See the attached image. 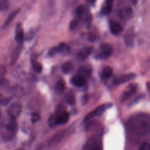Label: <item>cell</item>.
Returning a JSON list of instances; mask_svg holds the SVG:
<instances>
[{"label": "cell", "instance_id": "8", "mask_svg": "<svg viewBox=\"0 0 150 150\" xmlns=\"http://www.w3.org/2000/svg\"><path fill=\"white\" fill-rule=\"evenodd\" d=\"M22 44L19 45L15 48V49L13 50L11 57V60H10V65L11 66H13L15 64V63L17 62L21 53V52L22 50Z\"/></svg>", "mask_w": 150, "mask_h": 150}, {"label": "cell", "instance_id": "4", "mask_svg": "<svg viewBox=\"0 0 150 150\" xmlns=\"http://www.w3.org/2000/svg\"><path fill=\"white\" fill-rule=\"evenodd\" d=\"M135 76H136V74L132 73L124 74L114 79L113 81V83L115 85H119L134 79Z\"/></svg>", "mask_w": 150, "mask_h": 150}, {"label": "cell", "instance_id": "10", "mask_svg": "<svg viewBox=\"0 0 150 150\" xmlns=\"http://www.w3.org/2000/svg\"><path fill=\"white\" fill-rule=\"evenodd\" d=\"M137 87L136 85H133V84L130 85L129 86L128 90L124 92V93L122 94L121 98V101H125L126 100L129 98L131 96H132L135 93V92L137 91Z\"/></svg>", "mask_w": 150, "mask_h": 150}, {"label": "cell", "instance_id": "13", "mask_svg": "<svg viewBox=\"0 0 150 150\" xmlns=\"http://www.w3.org/2000/svg\"><path fill=\"white\" fill-rule=\"evenodd\" d=\"M77 74L81 76L86 80L89 77L91 74V69L87 66H83L80 67L78 70Z\"/></svg>", "mask_w": 150, "mask_h": 150}, {"label": "cell", "instance_id": "14", "mask_svg": "<svg viewBox=\"0 0 150 150\" xmlns=\"http://www.w3.org/2000/svg\"><path fill=\"white\" fill-rule=\"evenodd\" d=\"M113 2L114 0H105L101 8V13L103 15H108L111 12L113 6Z\"/></svg>", "mask_w": 150, "mask_h": 150}, {"label": "cell", "instance_id": "31", "mask_svg": "<svg viewBox=\"0 0 150 150\" xmlns=\"http://www.w3.org/2000/svg\"><path fill=\"white\" fill-rule=\"evenodd\" d=\"M6 73V68L4 65L0 64V77H4Z\"/></svg>", "mask_w": 150, "mask_h": 150}, {"label": "cell", "instance_id": "39", "mask_svg": "<svg viewBox=\"0 0 150 150\" xmlns=\"http://www.w3.org/2000/svg\"><path fill=\"white\" fill-rule=\"evenodd\" d=\"M18 150H20V149H18Z\"/></svg>", "mask_w": 150, "mask_h": 150}, {"label": "cell", "instance_id": "30", "mask_svg": "<svg viewBox=\"0 0 150 150\" xmlns=\"http://www.w3.org/2000/svg\"><path fill=\"white\" fill-rule=\"evenodd\" d=\"M40 120V115L36 112H34L32 114L31 121L32 122H36Z\"/></svg>", "mask_w": 150, "mask_h": 150}, {"label": "cell", "instance_id": "38", "mask_svg": "<svg viewBox=\"0 0 150 150\" xmlns=\"http://www.w3.org/2000/svg\"><path fill=\"white\" fill-rule=\"evenodd\" d=\"M0 115H1V111H0Z\"/></svg>", "mask_w": 150, "mask_h": 150}, {"label": "cell", "instance_id": "20", "mask_svg": "<svg viewBox=\"0 0 150 150\" xmlns=\"http://www.w3.org/2000/svg\"><path fill=\"white\" fill-rule=\"evenodd\" d=\"M112 70L110 67H105L102 71L101 78L103 79H108L112 74Z\"/></svg>", "mask_w": 150, "mask_h": 150}, {"label": "cell", "instance_id": "9", "mask_svg": "<svg viewBox=\"0 0 150 150\" xmlns=\"http://www.w3.org/2000/svg\"><path fill=\"white\" fill-rule=\"evenodd\" d=\"M15 40L19 45L22 44L23 40H25L24 33L20 24H18L16 26L15 35Z\"/></svg>", "mask_w": 150, "mask_h": 150}, {"label": "cell", "instance_id": "28", "mask_svg": "<svg viewBox=\"0 0 150 150\" xmlns=\"http://www.w3.org/2000/svg\"><path fill=\"white\" fill-rule=\"evenodd\" d=\"M10 101V99L2 94H0V104L2 105H5L9 103Z\"/></svg>", "mask_w": 150, "mask_h": 150}, {"label": "cell", "instance_id": "6", "mask_svg": "<svg viewBox=\"0 0 150 150\" xmlns=\"http://www.w3.org/2000/svg\"><path fill=\"white\" fill-rule=\"evenodd\" d=\"M93 49V47L92 46H87L82 48L77 53V59L81 61L86 60L90 55Z\"/></svg>", "mask_w": 150, "mask_h": 150}, {"label": "cell", "instance_id": "24", "mask_svg": "<svg viewBox=\"0 0 150 150\" xmlns=\"http://www.w3.org/2000/svg\"><path fill=\"white\" fill-rule=\"evenodd\" d=\"M65 88V83L62 80H58L56 84V90L57 92H62Z\"/></svg>", "mask_w": 150, "mask_h": 150}, {"label": "cell", "instance_id": "35", "mask_svg": "<svg viewBox=\"0 0 150 150\" xmlns=\"http://www.w3.org/2000/svg\"><path fill=\"white\" fill-rule=\"evenodd\" d=\"M67 101L70 104H73L74 103V98L73 96H69L67 98Z\"/></svg>", "mask_w": 150, "mask_h": 150}, {"label": "cell", "instance_id": "15", "mask_svg": "<svg viewBox=\"0 0 150 150\" xmlns=\"http://www.w3.org/2000/svg\"><path fill=\"white\" fill-rule=\"evenodd\" d=\"M69 118V115L67 112L62 113L58 116L54 117V124H63L67 122Z\"/></svg>", "mask_w": 150, "mask_h": 150}, {"label": "cell", "instance_id": "33", "mask_svg": "<svg viewBox=\"0 0 150 150\" xmlns=\"http://www.w3.org/2000/svg\"><path fill=\"white\" fill-rule=\"evenodd\" d=\"M139 150H150L149 144L148 142H144L139 148Z\"/></svg>", "mask_w": 150, "mask_h": 150}, {"label": "cell", "instance_id": "37", "mask_svg": "<svg viewBox=\"0 0 150 150\" xmlns=\"http://www.w3.org/2000/svg\"><path fill=\"white\" fill-rule=\"evenodd\" d=\"M131 1H132V3L134 5H136L137 2H138V0H131Z\"/></svg>", "mask_w": 150, "mask_h": 150}, {"label": "cell", "instance_id": "21", "mask_svg": "<svg viewBox=\"0 0 150 150\" xmlns=\"http://www.w3.org/2000/svg\"><path fill=\"white\" fill-rule=\"evenodd\" d=\"M16 127H17V124L16 122V119L11 118L6 125L7 129L9 131H13L16 129Z\"/></svg>", "mask_w": 150, "mask_h": 150}, {"label": "cell", "instance_id": "11", "mask_svg": "<svg viewBox=\"0 0 150 150\" xmlns=\"http://www.w3.org/2000/svg\"><path fill=\"white\" fill-rule=\"evenodd\" d=\"M71 83L77 87H81L84 85V84L86 82V80L84 79L83 77L79 74H76L75 76H73L71 80H70Z\"/></svg>", "mask_w": 150, "mask_h": 150}, {"label": "cell", "instance_id": "22", "mask_svg": "<svg viewBox=\"0 0 150 150\" xmlns=\"http://www.w3.org/2000/svg\"><path fill=\"white\" fill-rule=\"evenodd\" d=\"M32 67L33 70L37 73H40L42 71V66L37 61H33L32 62Z\"/></svg>", "mask_w": 150, "mask_h": 150}, {"label": "cell", "instance_id": "12", "mask_svg": "<svg viewBox=\"0 0 150 150\" xmlns=\"http://www.w3.org/2000/svg\"><path fill=\"white\" fill-rule=\"evenodd\" d=\"M110 29L111 32L113 35H118L122 30V27L121 25L117 22L111 21L110 23Z\"/></svg>", "mask_w": 150, "mask_h": 150}, {"label": "cell", "instance_id": "34", "mask_svg": "<svg viewBox=\"0 0 150 150\" xmlns=\"http://www.w3.org/2000/svg\"><path fill=\"white\" fill-rule=\"evenodd\" d=\"M97 39V37L93 33H90L88 36V40L90 42H93Z\"/></svg>", "mask_w": 150, "mask_h": 150}, {"label": "cell", "instance_id": "16", "mask_svg": "<svg viewBox=\"0 0 150 150\" xmlns=\"http://www.w3.org/2000/svg\"><path fill=\"white\" fill-rule=\"evenodd\" d=\"M20 11V9H17L12 11L8 16L6 19L5 20V22L3 24V28H5L9 26V25L13 21V20L15 18V17L18 15Z\"/></svg>", "mask_w": 150, "mask_h": 150}, {"label": "cell", "instance_id": "1", "mask_svg": "<svg viewBox=\"0 0 150 150\" xmlns=\"http://www.w3.org/2000/svg\"><path fill=\"white\" fill-rule=\"evenodd\" d=\"M112 47L107 43H103L100 47V52L97 54L99 59H106L112 53Z\"/></svg>", "mask_w": 150, "mask_h": 150}, {"label": "cell", "instance_id": "18", "mask_svg": "<svg viewBox=\"0 0 150 150\" xmlns=\"http://www.w3.org/2000/svg\"><path fill=\"white\" fill-rule=\"evenodd\" d=\"M57 47L58 53H60L63 55H67L70 52V47L65 43H60Z\"/></svg>", "mask_w": 150, "mask_h": 150}, {"label": "cell", "instance_id": "27", "mask_svg": "<svg viewBox=\"0 0 150 150\" xmlns=\"http://www.w3.org/2000/svg\"><path fill=\"white\" fill-rule=\"evenodd\" d=\"M9 86V81L8 80L4 77H0V87L2 88H6Z\"/></svg>", "mask_w": 150, "mask_h": 150}, {"label": "cell", "instance_id": "26", "mask_svg": "<svg viewBox=\"0 0 150 150\" xmlns=\"http://www.w3.org/2000/svg\"><path fill=\"white\" fill-rule=\"evenodd\" d=\"M8 0H0V12H4L9 8Z\"/></svg>", "mask_w": 150, "mask_h": 150}, {"label": "cell", "instance_id": "29", "mask_svg": "<svg viewBox=\"0 0 150 150\" xmlns=\"http://www.w3.org/2000/svg\"><path fill=\"white\" fill-rule=\"evenodd\" d=\"M57 53H58L57 47V46H54V47H52V48L50 49V50H49L48 54H49V55L50 56H53L55 54H56Z\"/></svg>", "mask_w": 150, "mask_h": 150}, {"label": "cell", "instance_id": "32", "mask_svg": "<svg viewBox=\"0 0 150 150\" xmlns=\"http://www.w3.org/2000/svg\"><path fill=\"white\" fill-rule=\"evenodd\" d=\"M34 35L35 33L33 32V31H30L28 33H27V34L25 36V39L27 40H30L33 38Z\"/></svg>", "mask_w": 150, "mask_h": 150}, {"label": "cell", "instance_id": "7", "mask_svg": "<svg viewBox=\"0 0 150 150\" xmlns=\"http://www.w3.org/2000/svg\"><path fill=\"white\" fill-rule=\"evenodd\" d=\"M84 150H102V146L98 140L95 138L90 140L84 146Z\"/></svg>", "mask_w": 150, "mask_h": 150}, {"label": "cell", "instance_id": "23", "mask_svg": "<svg viewBox=\"0 0 150 150\" xmlns=\"http://www.w3.org/2000/svg\"><path fill=\"white\" fill-rule=\"evenodd\" d=\"M80 17H78V16H76V18H74V19H73L70 23H69V29L70 30H73L78 25L79 21H80Z\"/></svg>", "mask_w": 150, "mask_h": 150}, {"label": "cell", "instance_id": "17", "mask_svg": "<svg viewBox=\"0 0 150 150\" xmlns=\"http://www.w3.org/2000/svg\"><path fill=\"white\" fill-rule=\"evenodd\" d=\"M124 42L128 46L131 47L134 45V34L132 31L126 33L124 37Z\"/></svg>", "mask_w": 150, "mask_h": 150}, {"label": "cell", "instance_id": "25", "mask_svg": "<svg viewBox=\"0 0 150 150\" xmlns=\"http://www.w3.org/2000/svg\"><path fill=\"white\" fill-rule=\"evenodd\" d=\"M85 12V8L83 5H79L76 10H75V14H76V16H78V17H81L84 13Z\"/></svg>", "mask_w": 150, "mask_h": 150}, {"label": "cell", "instance_id": "3", "mask_svg": "<svg viewBox=\"0 0 150 150\" xmlns=\"http://www.w3.org/2000/svg\"><path fill=\"white\" fill-rule=\"evenodd\" d=\"M21 112V106L19 104L14 103L12 104L8 108L7 112L11 118L16 119Z\"/></svg>", "mask_w": 150, "mask_h": 150}, {"label": "cell", "instance_id": "5", "mask_svg": "<svg viewBox=\"0 0 150 150\" xmlns=\"http://www.w3.org/2000/svg\"><path fill=\"white\" fill-rule=\"evenodd\" d=\"M132 14V10L129 7H124L120 9L118 11L119 18L122 20L126 21L129 19Z\"/></svg>", "mask_w": 150, "mask_h": 150}, {"label": "cell", "instance_id": "2", "mask_svg": "<svg viewBox=\"0 0 150 150\" xmlns=\"http://www.w3.org/2000/svg\"><path fill=\"white\" fill-rule=\"evenodd\" d=\"M111 104H104V105H101L98 107H97L95 110H94L93 111L90 112V113H88L85 117L84 120L85 121H87L90 120L91 118L94 117H98L100 116L104 111L105 110L108 108V107H111Z\"/></svg>", "mask_w": 150, "mask_h": 150}, {"label": "cell", "instance_id": "36", "mask_svg": "<svg viewBox=\"0 0 150 150\" xmlns=\"http://www.w3.org/2000/svg\"><path fill=\"white\" fill-rule=\"evenodd\" d=\"M85 1L87 4H88L89 5H93L96 1V0H85Z\"/></svg>", "mask_w": 150, "mask_h": 150}, {"label": "cell", "instance_id": "19", "mask_svg": "<svg viewBox=\"0 0 150 150\" xmlns=\"http://www.w3.org/2000/svg\"><path fill=\"white\" fill-rule=\"evenodd\" d=\"M73 69V66L71 62H66L62 65V71L65 74L70 73Z\"/></svg>", "mask_w": 150, "mask_h": 150}]
</instances>
